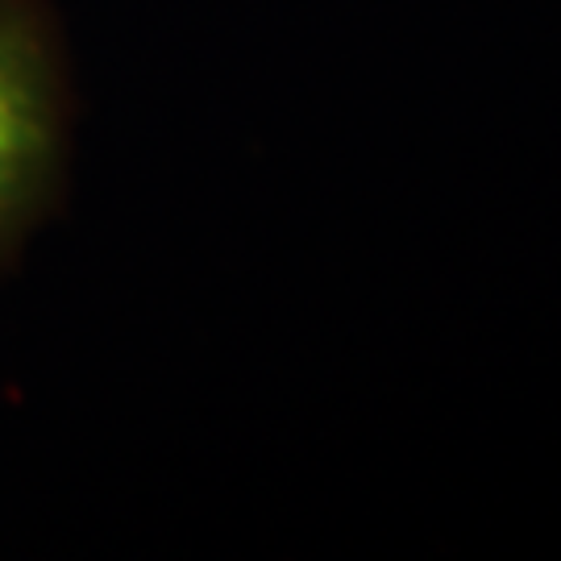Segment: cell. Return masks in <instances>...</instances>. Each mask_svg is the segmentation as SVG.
I'll list each match as a JSON object with an SVG mask.
<instances>
[{"instance_id": "6da1fadb", "label": "cell", "mask_w": 561, "mask_h": 561, "mask_svg": "<svg viewBox=\"0 0 561 561\" xmlns=\"http://www.w3.org/2000/svg\"><path fill=\"white\" fill-rule=\"evenodd\" d=\"M59 62L34 0H0V245L18 229L59 159Z\"/></svg>"}]
</instances>
